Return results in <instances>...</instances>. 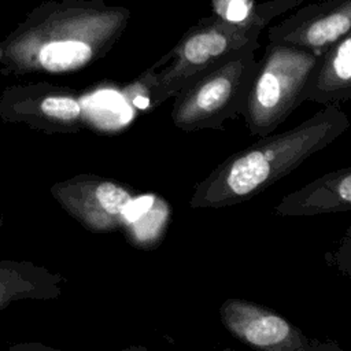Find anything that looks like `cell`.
<instances>
[{
  "mask_svg": "<svg viewBox=\"0 0 351 351\" xmlns=\"http://www.w3.org/2000/svg\"><path fill=\"white\" fill-rule=\"evenodd\" d=\"M225 329L240 343L263 351H339L335 343L307 337L274 310L241 298H228L219 307Z\"/></svg>",
  "mask_w": 351,
  "mask_h": 351,
  "instance_id": "6",
  "label": "cell"
},
{
  "mask_svg": "<svg viewBox=\"0 0 351 351\" xmlns=\"http://www.w3.org/2000/svg\"><path fill=\"white\" fill-rule=\"evenodd\" d=\"M215 12L228 22L252 21V0H214Z\"/></svg>",
  "mask_w": 351,
  "mask_h": 351,
  "instance_id": "11",
  "label": "cell"
},
{
  "mask_svg": "<svg viewBox=\"0 0 351 351\" xmlns=\"http://www.w3.org/2000/svg\"><path fill=\"white\" fill-rule=\"evenodd\" d=\"M351 208V167H343L315 178L284 196L274 207L281 217H306Z\"/></svg>",
  "mask_w": 351,
  "mask_h": 351,
  "instance_id": "8",
  "label": "cell"
},
{
  "mask_svg": "<svg viewBox=\"0 0 351 351\" xmlns=\"http://www.w3.org/2000/svg\"><path fill=\"white\" fill-rule=\"evenodd\" d=\"M348 128L346 112L337 104H328L292 129L262 136L230 154L197 182L189 207L225 208L247 202L332 144Z\"/></svg>",
  "mask_w": 351,
  "mask_h": 351,
  "instance_id": "1",
  "label": "cell"
},
{
  "mask_svg": "<svg viewBox=\"0 0 351 351\" xmlns=\"http://www.w3.org/2000/svg\"><path fill=\"white\" fill-rule=\"evenodd\" d=\"M259 23L218 19L192 29L162 60L173 59L160 71L149 69L143 77L148 84V108L154 110L181 88L234 53L256 45Z\"/></svg>",
  "mask_w": 351,
  "mask_h": 351,
  "instance_id": "4",
  "label": "cell"
},
{
  "mask_svg": "<svg viewBox=\"0 0 351 351\" xmlns=\"http://www.w3.org/2000/svg\"><path fill=\"white\" fill-rule=\"evenodd\" d=\"M251 45L210 69L181 88L173 97L171 121L191 133L223 129V122L239 114L258 62Z\"/></svg>",
  "mask_w": 351,
  "mask_h": 351,
  "instance_id": "5",
  "label": "cell"
},
{
  "mask_svg": "<svg viewBox=\"0 0 351 351\" xmlns=\"http://www.w3.org/2000/svg\"><path fill=\"white\" fill-rule=\"evenodd\" d=\"M319 55L273 43L258 62L239 114L254 136L273 133L300 101V92Z\"/></svg>",
  "mask_w": 351,
  "mask_h": 351,
  "instance_id": "3",
  "label": "cell"
},
{
  "mask_svg": "<svg viewBox=\"0 0 351 351\" xmlns=\"http://www.w3.org/2000/svg\"><path fill=\"white\" fill-rule=\"evenodd\" d=\"M351 99V37L346 34L325 52L311 69L300 92V101L324 106Z\"/></svg>",
  "mask_w": 351,
  "mask_h": 351,
  "instance_id": "9",
  "label": "cell"
},
{
  "mask_svg": "<svg viewBox=\"0 0 351 351\" xmlns=\"http://www.w3.org/2000/svg\"><path fill=\"white\" fill-rule=\"evenodd\" d=\"M59 196L69 213L93 233L122 229L129 206L137 197L130 185L96 174L73 178L59 186Z\"/></svg>",
  "mask_w": 351,
  "mask_h": 351,
  "instance_id": "7",
  "label": "cell"
},
{
  "mask_svg": "<svg viewBox=\"0 0 351 351\" xmlns=\"http://www.w3.org/2000/svg\"><path fill=\"white\" fill-rule=\"evenodd\" d=\"M129 11L99 3L53 5L26 33L25 47L38 67L75 71L103 58L121 37Z\"/></svg>",
  "mask_w": 351,
  "mask_h": 351,
  "instance_id": "2",
  "label": "cell"
},
{
  "mask_svg": "<svg viewBox=\"0 0 351 351\" xmlns=\"http://www.w3.org/2000/svg\"><path fill=\"white\" fill-rule=\"evenodd\" d=\"M351 29V10L346 3L341 8L332 11L321 18L311 19L308 23H302L292 29L277 33L273 37L274 43L295 45L308 49L315 55H321L336 41L348 34Z\"/></svg>",
  "mask_w": 351,
  "mask_h": 351,
  "instance_id": "10",
  "label": "cell"
}]
</instances>
